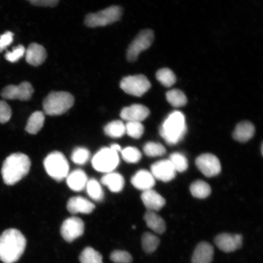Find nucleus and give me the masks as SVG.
I'll return each mask as SVG.
<instances>
[{"mask_svg":"<svg viewBox=\"0 0 263 263\" xmlns=\"http://www.w3.org/2000/svg\"><path fill=\"white\" fill-rule=\"evenodd\" d=\"M26 49L24 46L21 45L17 46L13 49L11 52H7L5 54V58L6 60L14 63V62H17L25 54Z\"/></svg>","mask_w":263,"mask_h":263,"instance_id":"nucleus-39","label":"nucleus"},{"mask_svg":"<svg viewBox=\"0 0 263 263\" xmlns=\"http://www.w3.org/2000/svg\"><path fill=\"white\" fill-rule=\"evenodd\" d=\"M154 39L152 30L146 29L141 31L127 49L126 57L128 61L133 62L137 61L141 52L146 50L152 45Z\"/></svg>","mask_w":263,"mask_h":263,"instance_id":"nucleus-9","label":"nucleus"},{"mask_svg":"<svg viewBox=\"0 0 263 263\" xmlns=\"http://www.w3.org/2000/svg\"><path fill=\"white\" fill-rule=\"evenodd\" d=\"M110 259L115 263H131L133 261V256L129 252L121 250H115L111 252Z\"/></svg>","mask_w":263,"mask_h":263,"instance_id":"nucleus-38","label":"nucleus"},{"mask_svg":"<svg viewBox=\"0 0 263 263\" xmlns=\"http://www.w3.org/2000/svg\"><path fill=\"white\" fill-rule=\"evenodd\" d=\"M144 219L146 225L157 234H163L166 230V223L164 220L156 212L147 210L144 214Z\"/></svg>","mask_w":263,"mask_h":263,"instance_id":"nucleus-24","label":"nucleus"},{"mask_svg":"<svg viewBox=\"0 0 263 263\" xmlns=\"http://www.w3.org/2000/svg\"><path fill=\"white\" fill-rule=\"evenodd\" d=\"M122 14L123 10L120 6H110L103 11L88 14L85 24L89 28L103 27L119 21Z\"/></svg>","mask_w":263,"mask_h":263,"instance_id":"nucleus-6","label":"nucleus"},{"mask_svg":"<svg viewBox=\"0 0 263 263\" xmlns=\"http://www.w3.org/2000/svg\"><path fill=\"white\" fill-rule=\"evenodd\" d=\"M45 117L41 111H36L29 118L25 130L30 134H37L44 126Z\"/></svg>","mask_w":263,"mask_h":263,"instance_id":"nucleus-25","label":"nucleus"},{"mask_svg":"<svg viewBox=\"0 0 263 263\" xmlns=\"http://www.w3.org/2000/svg\"><path fill=\"white\" fill-rule=\"evenodd\" d=\"M143 151L146 156L152 157L162 156L166 153L165 148L162 144L154 142L147 143L144 146Z\"/></svg>","mask_w":263,"mask_h":263,"instance_id":"nucleus-34","label":"nucleus"},{"mask_svg":"<svg viewBox=\"0 0 263 263\" xmlns=\"http://www.w3.org/2000/svg\"><path fill=\"white\" fill-rule=\"evenodd\" d=\"M44 166L48 175L57 181L66 178L70 170L67 159L63 154L58 151L49 154L45 158Z\"/></svg>","mask_w":263,"mask_h":263,"instance_id":"nucleus-5","label":"nucleus"},{"mask_svg":"<svg viewBox=\"0 0 263 263\" xmlns=\"http://www.w3.org/2000/svg\"><path fill=\"white\" fill-rule=\"evenodd\" d=\"M156 78L164 87H171L176 83V77L170 69L164 68L157 72Z\"/></svg>","mask_w":263,"mask_h":263,"instance_id":"nucleus-32","label":"nucleus"},{"mask_svg":"<svg viewBox=\"0 0 263 263\" xmlns=\"http://www.w3.org/2000/svg\"><path fill=\"white\" fill-rule=\"evenodd\" d=\"M67 208L68 211L71 214H90L95 209L94 203L83 197L77 196L69 199Z\"/></svg>","mask_w":263,"mask_h":263,"instance_id":"nucleus-17","label":"nucleus"},{"mask_svg":"<svg viewBox=\"0 0 263 263\" xmlns=\"http://www.w3.org/2000/svg\"><path fill=\"white\" fill-rule=\"evenodd\" d=\"M32 5L42 7H54L57 6L59 0H27Z\"/></svg>","mask_w":263,"mask_h":263,"instance_id":"nucleus-42","label":"nucleus"},{"mask_svg":"<svg viewBox=\"0 0 263 263\" xmlns=\"http://www.w3.org/2000/svg\"><path fill=\"white\" fill-rule=\"evenodd\" d=\"M103 256L91 247H87L79 257L81 263H103Z\"/></svg>","mask_w":263,"mask_h":263,"instance_id":"nucleus-30","label":"nucleus"},{"mask_svg":"<svg viewBox=\"0 0 263 263\" xmlns=\"http://www.w3.org/2000/svg\"><path fill=\"white\" fill-rule=\"evenodd\" d=\"M92 165L97 172L104 173L113 172L120 163L118 153L110 147H103L95 154Z\"/></svg>","mask_w":263,"mask_h":263,"instance_id":"nucleus-7","label":"nucleus"},{"mask_svg":"<svg viewBox=\"0 0 263 263\" xmlns=\"http://www.w3.org/2000/svg\"><path fill=\"white\" fill-rule=\"evenodd\" d=\"M12 110L5 101H0V124H5L11 120Z\"/></svg>","mask_w":263,"mask_h":263,"instance_id":"nucleus-40","label":"nucleus"},{"mask_svg":"<svg viewBox=\"0 0 263 263\" xmlns=\"http://www.w3.org/2000/svg\"><path fill=\"white\" fill-rule=\"evenodd\" d=\"M126 126V133L135 139H139L143 136L144 128L140 122H127Z\"/></svg>","mask_w":263,"mask_h":263,"instance_id":"nucleus-37","label":"nucleus"},{"mask_svg":"<svg viewBox=\"0 0 263 263\" xmlns=\"http://www.w3.org/2000/svg\"><path fill=\"white\" fill-rule=\"evenodd\" d=\"M159 132L161 137L170 145L178 143L186 133L185 115L182 111H174L164 121Z\"/></svg>","mask_w":263,"mask_h":263,"instance_id":"nucleus-3","label":"nucleus"},{"mask_svg":"<svg viewBox=\"0 0 263 263\" xmlns=\"http://www.w3.org/2000/svg\"><path fill=\"white\" fill-rule=\"evenodd\" d=\"M160 242V238L150 232L144 233L141 237V246L144 252L147 254H153L155 252Z\"/></svg>","mask_w":263,"mask_h":263,"instance_id":"nucleus-26","label":"nucleus"},{"mask_svg":"<svg viewBox=\"0 0 263 263\" xmlns=\"http://www.w3.org/2000/svg\"><path fill=\"white\" fill-rule=\"evenodd\" d=\"M74 103V97L68 92L52 91L44 99L43 108L45 114L58 116L67 112Z\"/></svg>","mask_w":263,"mask_h":263,"instance_id":"nucleus-4","label":"nucleus"},{"mask_svg":"<svg viewBox=\"0 0 263 263\" xmlns=\"http://www.w3.org/2000/svg\"><path fill=\"white\" fill-rule=\"evenodd\" d=\"M166 100L174 107H180L185 106L187 98L183 92L177 89H173L167 92Z\"/></svg>","mask_w":263,"mask_h":263,"instance_id":"nucleus-31","label":"nucleus"},{"mask_svg":"<svg viewBox=\"0 0 263 263\" xmlns=\"http://www.w3.org/2000/svg\"><path fill=\"white\" fill-rule=\"evenodd\" d=\"M153 174L147 170H140L131 179V183L135 188L144 192L153 189L156 181Z\"/></svg>","mask_w":263,"mask_h":263,"instance_id":"nucleus-20","label":"nucleus"},{"mask_svg":"<svg viewBox=\"0 0 263 263\" xmlns=\"http://www.w3.org/2000/svg\"><path fill=\"white\" fill-rule=\"evenodd\" d=\"M151 173L155 179L167 182L175 178L177 172L168 159L154 163L151 167Z\"/></svg>","mask_w":263,"mask_h":263,"instance_id":"nucleus-14","label":"nucleus"},{"mask_svg":"<svg viewBox=\"0 0 263 263\" xmlns=\"http://www.w3.org/2000/svg\"><path fill=\"white\" fill-rule=\"evenodd\" d=\"M101 183L107 186L111 192L119 193L124 188V179L119 173L110 172L102 177Z\"/></svg>","mask_w":263,"mask_h":263,"instance_id":"nucleus-23","label":"nucleus"},{"mask_svg":"<svg viewBox=\"0 0 263 263\" xmlns=\"http://www.w3.org/2000/svg\"><path fill=\"white\" fill-rule=\"evenodd\" d=\"M214 256V248L210 243L202 241L196 246L192 258V263H211Z\"/></svg>","mask_w":263,"mask_h":263,"instance_id":"nucleus-19","label":"nucleus"},{"mask_svg":"<svg viewBox=\"0 0 263 263\" xmlns=\"http://www.w3.org/2000/svg\"><path fill=\"white\" fill-rule=\"evenodd\" d=\"M104 133L111 138H120L126 134V126L122 121L115 120L105 126Z\"/></svg>","mask_w":263,"mask_h":263,"instance_id":"nucleus-28","label":"nucleus"},{"mask_svg":"<svg viewBox=\"0 0 263 263\" xmlns=\"http://www.w3.org/2000/svg\"><path fill=\"white\" fill-rule=\"evenodd\" d=\"M34 88L28 82H23L18 85H9L5 87L1 92L3 98L5 100L29 101L31 100Z\"/></svg>","mask_w":263,"mask_h":263,"instance_id":"nucleus-11","label":"nucleus"},{"mask_svg":"<svg viewBox=\"0 0 263 263\" xmlns=\"http://www.w3.org/2000/svg\"><path fill=\"white\" fill-rule=\"evenodd\" d=\"M196 164L200 172L208 177L218 175L221 171L219 160L212 154H203L197 157Z\"/></svg>","mask_w":263,"mask_h":263,"instance_id":"nucleus-12","label":"nucleus"},{"mask_svg":"<svg viewBox=\"0 0 263 263\" xmlns=\"http://www.w3.org/2000/svg\"><path fill=\"white\" fill-rule=\"evenodd\" d=\"M31 165L28 156L23 153H14L3 162L2 175L3 182L7 185H14L27 175Z\"/></svg>","mask_w":263,"mask_h":263,"instance_id":"nucleus-2","label":"nucleus"},{"mask_svg":"<svg viewBox=\"0 0 263 263\" xmlns=\"http://www.w3.org/2000/svg\"><path fill=\"white\" fill-rule=\"evenodd\" d=\"M218 248L223 252L230 253L237 251L242 246L243 238L240 234L222 233L217 235L214 240Z\"/></svg>","mask_w":263,"mask_h":263,"instance_id":"nucleus-13","label":"nucleus"},{"mask_svg":"<svg viewBox=\"0 0 263 263\" xmlns=\"http://www.w3.org/2000/svg\"><path fill=\"white\" fill-rule=\"evenodd\" d=\"M150 114L147 107L141 104H133L121 110L120 117L127 122H141L146 119Z\"/></svg>","mask_w":263,"mask_h":263,"instance_id":"nucleus-15","label":"nucleus"},{"mask_svg":"<svg viewBox=\"0 0 263 263\" xmlns=\"http://www.w3.org/2000/svg\"><path fill=\"white\" fill-rule=\"evenodd\" d=\"M66 178L69 188L74 192H81L84 190L88 180L87 174L81 170L73 171L68 174Z\"/></svg>","mask_w":263,"mask_h":263,"instance_id":"nucleus-21","label":"nucleus"},{"mask_svg":"<svg viewBox=\"0 0 263 263\" xmlns=\"http://www.w3.org/2000/svg\"><path fill=\"white\" fill-rule=\"evenodd\" d=\"M25 55L26 61L29 65L37 67L45 61L47 53L42 45L32 43L26 49Z\"/></svg>","mask_w":263,"mask_h":263,"instance_id":"nucleus-16","label":"nucleus"},{"mask_svg":"<svg viewBox=\"0 0 263 263\" xmlns=\"http://www.w3.org/2000/svg\"><path fill=\"white\" fill-rule=\"evenodd\" d=\"M26 239L21 231L9 229L0 236V260L4 263H15L25 251Z\"/></svg>","mask_w":263,"mask_h":263,"instance_id":"nucleus-1","label":"nucleus"},{"mask_svg":"<svg viewBox=\"0 0 263 263\" xmlns=\"http://www.w3.org/2000/svg\"><path fill=\"white\" fill-rule=\"evenodd\" d=\"M255 127L249 121H242L236 126L233 132V137L239 142H246L254 136Z\"/></svg>","mask_w":263,"mask_h":263,"instance_id":"nucleus-22","label":"nucleus"},{"mask_svg":"<svg viewBox=\"0 0 263 263\" xmlns=\"http://www.w3.org/2000/svg\"><path fill=\"white\" fill-rule=\"evenodd\" d=\"M141 200L147 210L157 212L165 205V199L153 189L144 191L141 196Z\"/></svg>","mask_w":263,"mask_h":263,"instance_id":"nucleus-18","label":"nucleus"},{"mask_svg":"<svg viewBox=\"0 0 263 263\" xmlns=\"http://www.w3.org/2000/svg\"><path fill=\"white\" fill-rule=\"evenodd\" d=\"M14 40V34L11 31H7L0 36V52L11 45Z\"/></svg>","mask_w":263,"mask_h":263,"instance_id":"nucleus-41","label":"nucleus"},{"mask_svg":"<svg viewBox=\"0 0 263 263\" xmlns=\"http://www.w3.org/2000/svg\"><path fill=\"white\" fill-rule=\"evenodd\" d=\"M90 157V151L87 148L77 147L73 151L71 155V160L75 164L84 165L86 164Z\"/></svg>","mask_w":263,"mask_h":263,"instance_id":"nucleus-35","label":"nucleus"},{"mask_svg":"<svg viewBox=\"0 0 263 263\" xmlns=\"http://www.w3.org/2000/svg\"><path fill=\"white\" fill-rule=\"evenodd\" d=\"M169 160L172 162L176 172L182 173L185 172L188 168V160L182 154L174 153L170 156Z\"/></svg>","mask_w":263,"mask_h":263,"instance_id":"nucleus-33","label":"nucleus"},{"mask_svg":"<svg viewBox=\"0 0 263 263\" xmlns=\"http://www.w3.org/2000/svg\"><path fill=\"white\" fill-rule=\"evenodd\" d=\"M85 189L88 196L95 201L101 202L104 199V191L101 184L96 179L88 180Z\"/></svg>","mask_w":263,"mask_h":263,"instance_id":"nucleus-29","label":"nucleus"},{"mask_svg":"<svg viewBox=\"0 0 263 263\" xmlns=\"http://www.w3.org/2000/svg\"><path fill=\"white\" fill-rule=\"evenodd\" d=\"M190 192L194 197L198 199H205L212 192L211 187L203 180H197L190 186Z\"/></svg>","mask_w":263,"mask_h":263,"instance_id":"nucleus-27","label":"nucleus"},{"mask_svg":"<svg viewBox=\"0 0 263 263\" xmlns=\"http://www.w3.org/2000/svg\"><path fill=\"white\" fill-rule=\"evenodd\" d=\"M121 152L125 162L129 163L139 162L142 157L140 151L134 147H127L121 150Z\"/></svg>","mask_w":263,"mask_h":263,"instance_id":"nucleus-36","label":"nucleus"},{"mask_svg":"<svg viewBox=\"0 0 263 263\" xmlns=\"http://www.w3.org/2000/svg\"><path fill=\"white\" fill-rule=\"evenodd\" d=\"M111 149H112L115 150V151H117V152H120L121 151V147L120 145H118V144H114L112 145H111L110 146Z\"/></svg>","mask_w":263,"mask_h":263,"instance_id":"nucleus-43","label":"nucleus"},{"mask_svg":"<svg viewBox=\"0 0 263 263\" xmlns=\"http://www.w3.org/2000/svg\"><path fill=\"white\" fill-rule=\"evenodd\" d=\"M84 222L78 217L72 216L65 220L61 228V235L65 241L72 242L84 235Z\"/></svg>","mask_w":263,"mask_h":263,"instance_id":"nucleus-10","label":"nucleus"},{"mask_svg":"<svg viewBox=\"0 0 263 263\" xmlns=\"http://www.w3.org/2000/svg\"><path fill=\"white\" fill-rule=\"evenodd\" d=\"M151 87L149 81L142 74L124 77L120 82V88L125 93L137 97H142Z\"/></svg>","mask_w":263,"mask_h":263,"instance_id":"nucleus-8","label":"nucleus"}]
</instances>
